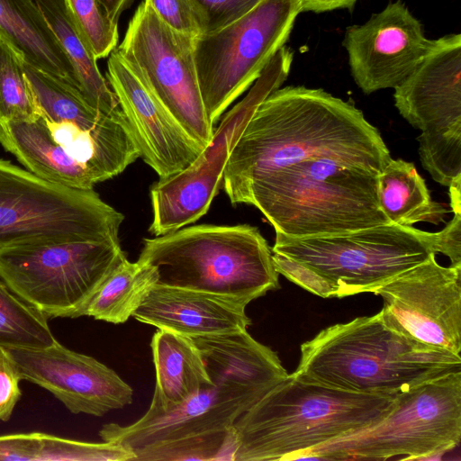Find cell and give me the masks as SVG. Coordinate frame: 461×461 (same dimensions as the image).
Returning <instances> with one entry per match:
<instances>
[{
  "mask_svg": "<svg viewBox=\"0 0 461 461\" xmlns=\"http://www.w3.org/2000/svg\"><path fill=\"white\" fill-rule=\"evenodd\" d=\"M327 158L383 171L392 158L378 130L354 104L322 89L286 86L254 110L223 171L229 196L254 177L291 163Z\"/></svg>",
  "mask_w": 461,
  "mask_h": 461,
  "instance_id": "6da1fadb",
  "label": "cell"
},
{
  "mask_svg": "<svg viewBox=\"0 0 461 461\" xmlns=\"http://www.w3.org/2000/svg\"><path fill=\"white\" fill-rule=\"evenodd\" d=\"M212 384L167 410L148 409L130 425L106 423L103 441L136 452L182 438L230 429L234 421L288 373L277 354L248 330L192 338Z\"/></svg>",
  "mask_w": 461,
  "mask_h": 461,
  "instance_id": "7a4b0ae2",
  "label": "cell"
},
{
  "mask_svg": "<svg viewBox=\"0 0 461 461\" xmlns=\"http://www.w3.org/2000/svg\"><path fill=\"white\" fill-rule=\"evenodd\" d=\"M379 172L311 158L265 172L230 195L256 206L276 233L294 238L340 234L390 224L378 201Z\"/></svg>",
  "mask_w": 461,
  "mask_h": 461,
  "instance_id": "3957f363",
  "label": "cell"
},
{
  "mask_svg": "<svg viewBox=\"0 0 461 461\" xmlns=\"http://www.w3.org/2000/svg\"><path fill=\"white\" fill-rule=\"evenodd\" d=\"M397 395L342 390L289 374L234 421L233 460L300 459L312 448L376 425Z\"/></svg>",
  "mask_w": 461,
  "mask_h": 461,
  "instance_id": "277c9868",
  "label": "cell"
},
{
  "mask_svg": "<svg viewBox=\"0 0 461 461\" xmlns=\"http://www.w3.org/2000/svg\"><path fill=\"white\" fill-rule=\"evenodd\" d=\"M296 375L364 393L397 395L461 371V357L426 349L384 322L380 312L329 326L301 345Z\"/></svg>",
  "mask_w": 461,
  "mask_h": 461,
  "instance_id": "5b68a950",
  "label": "cell"
},
{
  "mask_svg": "<svg viewBox=\"0 0 461 461\" xmlns=\"http://www.w3.org/2000/svg\"><path fill=\"white\" fill-rule=\"evenodd\" d=\"M137 261L157 284L194 289L249 304L279 288L272 249L257 227L199 224L144 239Z\"/></svg>",
  "mask_w": 461,
  "mask_h": 461,
  "instance_id": "8992f818",
  "label": "cell"
},
{
  "mask_svg": "<svg viewBox=\"0 0 461 461\" xmlns=\"http://www.w3.org/2000/svg\"><path fill=\"white\" fill-rule=\"evenodd\" d=\"M461 438V371L400 393L376 425L321 445L300 459H431Z\"/></svg>",
  "mask_w": 461,
  "mask_h": 461,
  "instance_id": "52a82bcc",
  "label": "cell"
},
{
  "mask_svg": "<svg viewBox=\"0 0 461 461\" xmlns=\"http://www.w3.org/2000/svg\"><path fill=\"white\" fill-rule=\"evenodd\" d=\"M438 232L395 223L303 238L276 232L273 253L311 268L334 297L375 293L401 273L438 253Z\"/></svg>",
  "mask_w": 461,
  "mask_h": 461,
  "instance_id": "ba28073f",
  "label": "cell"
},
{
  "mask_svg": "<svg viewBox=\"0 0 461 461\" xmlns=\"http://www.w3.org/2000/svg\"><path fill=\"white\" fill-rule=\"evenodd\" d=\"M124 216L93 189L45 180L0 158V250L71 240H116Z\"/></svg>",
  "mask_w": 461,
  "mask_h": 461,
  "instance_id": "9c48e42d",
  "label": "cell"
},
{
  "mask_svg": "<svg viewBox=\"0 0 461 461\" xmlns=\"http://www.w3.org/2000/svg\"><path fill=\"white\" fill-rule=\"evenodd\" d=\"M126 258L116 240H71L0 250V276L48 318H78Z\"/></svg>",
  "mask_w": 461,
  "mask_h": 461,
  "instance_id": "30bf717a",
  "label": "cell"
},
{
  "mask_svg": "<svg viewBox=\"0 0 461 461\" xmlns=\"http://www.w3.org/2000/svg\"><path fill=\"white\" fill-rule=\"evenodd\" d=\"M299 14L294 0H262L230 24L194 38L200 93L213 126L285 46Z\"/></svg>",
  "mask_w": 461,
  "mask_h": 461,
  "instance_id": "8fae6325",
  "label": "cell"
},
{
  "mask_svg": "<svg viewBox=\"0 0 461 461\" xmlns=\"http://www.w3.org/2000/svg\"><path fill=\"white\" fill-rule=\"evenodd\" d=\"M394 89L399 113L414 128L423 167L443 185L461 176V34L434 40Z\"/></svg>",
  "mask_w": 461,
  "mask_h": 461,
  "instance_id": "7c38bea8",
  "label": "cell"
},
{
  "mask_svg": "<svg viewBox=\"0 0 461 461\" xmlns=\"http://www.w3.org/2000/svg\"><path fill=\"white\" fill-rule=\"evenodd\" d=\"M194 38L166 24L144 0L116 50L157 100L205 149L214 128L200 93Z\"/></svg>",
  "mask_w": 461,
  "mask_h": 461,
  "instance_id": "4fadbf2b",
  "label": "cell"
},
{
  "mask_svg": "<svg viewBox=\"0 0 461 461\" xmlns=\"http://www.w3.org/2000/svg\"><path fill=\"white\" fill-rule=\"evenodd\" d=\"M391 330L429 350L461 352V266L443 267L431 254L377 289Z\"/></svg>",
  "mask_w": 461,
  "mask_h": 461,
  "instance_id": "5bb4252c",
  "label": "cell"
},
{
  "mask_svg": "<svg viewBox=\"0 0 461 461\" xmlns=\"http://www.w3.org/2000/svg\"><path fill=\"white\" fill-rule=\"evenodd\" d=\"M434 40L402 0L392 2L363 24L347 28L343 46L351 75L366 95L394 88L420 63Z\"/></svg>",
  "mask_w": 461,
  "mask_h": 461,
  "instance_id": "9a60e30c",
  "label": "cell"
},
{
  "mask_svg": "<svg viewBox=\"0 0 461 461\" xmlns=\"http://www.w3.org/2000/svg\"><path fill=\"white\" fill-rule=\"evenodd\" d=\"M23 380L51 393L72 413L96 417L130 405L133 389L97 359L61 345L8 349Z\"/></svg>",
  "mask_w": 461,
  "mask_h": 461,
  "instance_id": "2e32d148",
  "label": "cell"
},
{
  "mask_svg": "<svg viewBox=\"0 0 461 461\" xmlns=\"http://www.w3.org/2000/svg\"><path fill=\"white\" fill-rule=\"evenodd\" d=\"M107 81L130 125L140 158L159 176L190 167L205 149L157 100L115 49L107 61Z\"/></svg>",
  "mask_w": 461,
  "mask_h": 461,
  "instance_id": "e0dca14e",
  "label": "cell"
},
{
  "mask_svg": "<svg viewBox=\"0 0 461 461\" xmlns=\"http://www.w3.org/2000/svg\"><path fill=\"white\" fill-rule=\"evenodd\" d=\"M247 305L230 297L156 284L132 317L158 330L197 338L248 330Z\"/></svg>",
  "mask_w": 461,
  "mask_h": 461,
  "instance_id": "ac0fdd59",
  "label": "cell"
},
{
  "mask_svg": "<svg viewBox=\"0 0 461 461\" xmlns=\"http://www.w3.org/2000/svg\"><path fill=\"white\" fill-rule=\"evenodd\" d=\"M230 148L229 142L212 140L190 167L151 185L149 233H171L207 212L222 183Z\"/></svg>",
  "mask_w": 461,
  "mask_h": 461,
  "instance_id": "d6986e66",
  "label": "cell"
},
{
  "mask_svg": "<svg viewBox=\"0 0 461 461\" xmlns=\"http://www.w3.org/2000/svg\"><path fill=\"white\" fill-rule=\"evenodd\" d=\"M0 143L34 175L62 185L90 190L97 178L53 140L41 115L0 121Z\"/></svg>",
  "mask_w": 461,
  "mask_h": 461,
  "instance_id": "ffe728a7",
  "label": "cell"
},
{
  "mask_svg": "<svg viewBox=\"0 0 461 461\" xmlns=\"http://www.w3.org/2000/svg\"><path fill=\"white\" fill-rule=\"evenodd\" d=\"M150 348L156 384L149 409L173 408L212 384L192 338L158 329L152 336Z\"/></svg>",
  "mask_w": 461,
  "mask_h": 461,
  "instance_id": "44dd1931",
  "label": "cell"
},
{
  "mask_svg": "<svg viewBox=\"0 0 461 461\" xmlns=\"http://www.w3.org/2000/svg\"><path fill=\"white\" fill-rule=\"evenodd\" d=\"M0 36L24 61L77 89L71 64L34 0H0Z\"/></svg>",
  "mask_w": 461,
  "mask_h": 461,
  "instance_id": "7402d4cb",
  "label": "cell"
},
{
  "mask_svg": "<svg viewBox=\"0 0 461 461\" xmlns=\"http://www.w3.org/2000/svg\"><path fill=\"white\" fill-rule=\"evenodd\" d=\"M34 1L71 64L81 95L103 113L120 111L118 99L101 74L97 59L77 28L65 0Z\"/></svg>",
  "mask_w": 461,
  "mask_h": 461,
  "instance_id": "603a6c76",
  "label": "cell"
},
{
  "mask_svg": "<svg viewBox=\"0 0 461 461\" xmlns=\"http://www.w3.org/2000/svg\"><path fill=\"white\" fill-rule=\"evenodd\" d=\"M377 194L380 208L391 223L438 224L447 212L442 204L431 199L414 164L401 158H391L379 174Z\"/></svg>",
  "mask_w": 461,
  "mask_h": 461,
  "instance_id": "cb8c5ba5",
  "label": "cell"
},
{
  "mask_svg": "<svg viewBox=\"0 0 461 461\" xmlns=\"http://www.w3.org/2000/svg\"><path fill=\"white\" fill-rule=\"evenodd\" d=\"M134 453L120 445L85 442L41 432L0 436V460L132 461Z\"/></svg>",
  "mask_w": 461,
  "mask_h": 461,
  "instance_id": "d4e9b609",
  "label": "cell"
},
{
  "mask_svg": "<svg viewBox=\"0 0 461 461\" xmlns=\"http://www.w3.org/2000/svg\"><path fill=\"white\" fill-rule=\"evenodd\" d=\"M157 270L123 258L109 274L88 303L84 316L120 324L132 317L158 283Z\"/></svg>",
  "mask_w": 461,
  "mask_h": 461,
  "instance_id": "484cf974",
  "label": "cell"
},
{
  "mask_svg": "<svg viewBox=\"0 0 461 461\" xmlns=\"http://www.w3.org/2000/svg\"><path fill=\"white\" fill-rule=\"evenodd\" d=\"M48 319L0 276V348H43L53 345L57 339Z\"/></svg>",
  "mask_w": 461,
  "mask_h": 461,
  "instance_id": "4316f807",
  "label": "cell"
},
{
  "mask_svg": "<svg viewBox=\"0 0 461 461\" xmlns=\"http://www.w3.org/2000/svg\"><path fill=\"white\" fill-rule=\"evenodd\" d=\"M232 427L158 443L135 453V461L233 460Z\"/></svg>",
  "mask_w": 461,
  "mask_h": 461,
  "instance_id": "83f0119b",
  "label": "cell"
},
{
  "mask_svg": "<svg viewBox=\"0 0 461 461\" xmlns=\"http://www.w3.org/2000/svg\"><path fill=\"white\" fill-rule=\"evenodd\" d=\"M37 116L22 57L0 36V121L32 120Z\"/></svg>",
  "mask_w": 461,
  "mask_h": 461,
  "instance_id": "f1b7e54d",
  "label": "cell"
},
{
  "mask_svg": "<svg viewBox=\"0 0 461 461\" xmlns=\"http://www.w3.org/2000/svg\"><path fill=\"white\" fill-rule=\"evenodd\" d=\"M83 37L97 59L108 57L117 46L118 23L100 0H65Z\"/></svg>",
  "mask_w": 461,
  "mask_h": 461,
  "instance_id": "f546056e",
  "label": "cell"
},
{
  "mask_svg": "<svg viewBox=\"0 0 461 461\" xmlns=\"http://www.w3.org/2000/svg\"><path fill=\"white\" fill-rule=\"evenodd\" d=\"M262 0H190L200 34L219 30L240 18Z\"/></svg>",
  "mask_w": 461,
  "mask_h": 461,
  "instance_id": "4dcf8cb0",
  "label": "cell"
},
{
  "mask_svg": "<svg viewBox=\"0 0 461 461\" xmlns=\"http://www.w3.org/2000/svg\"><path fill=\"white\" fill-rule=\"evenodd\" d=\"M274 267L291 282L321 298L334 297V291L329 283L303 264L278 253H272Z\"/></svg>",
  "mask_w": 461,
  "mask_h": 461,
  "instance_id": "1f68e13d",
  "label": "cell"
},
{
  "mask_svg": "<svg viewBox=\"0 0 461 461\" xmlns=\"http://www.w3.org/2000/svg\"><path fill=\"white\" fill-rule=\"evenodd\" d=\"M157 15L176 32L196 37L200 35L197 19L190 0H145Z\"/></svg>",
  "mask_w": 461,
  "mask_h": 461,
  "instance_id": "d6a6232c",
  "label": "cell"
},
{
  "mask_svg": "<svg viewBox=\"0 0 461 461\" xmlns=\"http://www.w3.org/2000/svg\"><path fill=\"white\" fill-rule=\"evenodd\" d=\"M19 367L7 348H0V421H7L22 396Z\"/></svg>",
  "mask_w": 461,
  "mask_h": 461,
  "instance_id": "836d02e7",
  "label": "cell"
},
{
  "mask_svg": "<svg viewBox=\"0 0 461 461\" xmlns=\"http://www.w3.org/2000/svg\"><path fill=\"white\" fill-rule=\"evenodd\" d=\"M300 13H323L336 9L351 8L357 0H294Z\"/></svg>",
  "mask_w": 461,
  "mask_h": 461,
  "instance_id": "e575fe53",
  "label": "cell"
},
{
  "mask_svg": "<svg viewBox=\"0 0 461 461\" xmlns=\"http://www.w3.org/2000/svg\"><path fill=\"white\" fill-rule=\"evenodd\" d=\"M109 16L118 23L122 12L130 7L133 0H100Z\"/></svg>",
  "mask_w": 461,
  "mask_h": 461,
  "instance_id": "d590c367",
  "label": "cell"
}]
</instances>
